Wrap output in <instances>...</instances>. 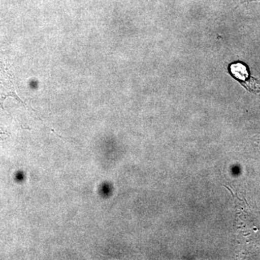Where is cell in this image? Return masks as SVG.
Segmentation results:
<instances>
[{
	"label": "cell",
	"instance_id": "cell-1",
	"mask_svg": "<svg viewBox=\"0 0 260 260\" xmlns=\"http://www.w3.org/2000/svg\"><path fill=\"white\" fill-rule=\"evenodd\" d=\"M229 73L233 78L251 93L260 94V80L251 76L247 66L237 61L229 66Z\"/></svg>",
	"mask_w": 260,
	"mask_h": 260
},
{
	"label": "cell",
	"instance_id": "cell-2",
	"mask_svg": "<svg viewBox=\"0 0 260 260\" xmlns=\"http://www.w3.org/2000/svg\"><path fill=\"white\" fill-rule=\"evenodd\" d=\"M10 97L23 103L15 91L13 74L10 67L0 56V108L3 109L5 101Z\"/></svg>",
	"mask_w": 260,
	"mask_h": 260
},
{
	"label": "cell",
	"instance_id": "cell-3",
	"mask_svg": "<svg viewBox=\"0 0 260 260\" xmlns=\"http://www.w3.org/2000/svg\"><path fill=\"white\" fill-rule=\"evenodd\" d=\"M5 135V133L4 132L2 131L1 129H0V140L3 139V136Z\"/></svg>",
	"mask_w": 260,
	"mask_h": 260
},
{
	"label": "cell",
	"instance_id": "cell-4",
	"mask_svg": "<svg viewBox=\"0 0 260 260\" xmlns=\"http://www.w3.org/2000/svg\"><path fill=\"white\" fill-rule=\"evenodd\" d=\"M256 1L260 2V0H247V2H256Z\"/></svg>",
	"mask_w": 260,
	"mask_h": 260
}]
</instances>
